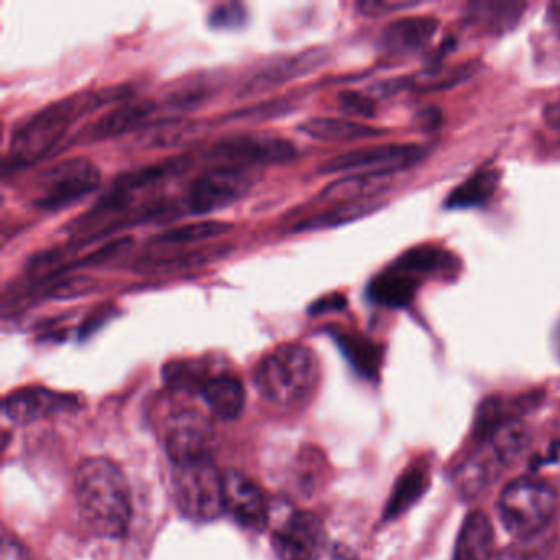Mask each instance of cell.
<instances>
[{
	"label": "cell",
	"instance_id": "16",
	"mask_svg": "<svg viewBox=\"0 0 560 560\" xmlns=\"http://www.w3.org/2000/svg\"><path fill=\"white\" fill-rule=\"evenodd\" d=\"M199 395L208 402L211 411L225 421H234L244 411V385L229 373L208 376L199 388Z\"/></svg>",
	"mask_w": 560,
	"mask_h": 560
},
{
	"label": "cell",
	"instance_id": "34",
	"mask_svg": "<svg viewBox=\"0 0 560 560\" xmlns=\"http://www.w3.org/2000/svg\"><path fill=\"white\" fill-rule=\"evenodd\" d=\"M296 107V101L293 97H281V100L268 101V103L258 104L252 109H244L241 113L232 114L234 120H265L268 117H280L291 113Z\"/></svg>",
	"mask_w": 560,
	"mask_h": 560
},
{
	"label": "cell",
	"instance_id": "10",
	"mask_svg": "<svg viewBox=\"0 0 560 560\" xmlns=\"http://www.w3.org/2000/svg\"><path fill=\"white\" fill-rule=\"evenodd\" d=\"M298 155L290 140L273 136H235L215 143L209 156L225 165H281Z\"/></svg>",
	"mask_w": 560,
	"mask_h": 560
},
{
	"label": "cell",
	"instance_id": "30",
	"mask_svg": "<svg viewBox=\"0 0 560 560\" xmlns=\"http://www.w3.org/2000/svg\"><path fill=\"white\" fill-rule=\"evenodd\" d=\"M336 340L360 372H375L380 362V350L372 340L352 332H337Z\"/></svg>",
	"mask_w": 560,
	"mask_h": 560
},
{
	"label": "cell",
	"instance_id": "5",
	"mask_svg": "<svg viewBox=\"0 0 560 560\" xmlns=\"http://www.w3.org/2000/svg\"><path fill=\"white\" fill-rule=\"evenodd\" d=\"M559 508L556 490L536 478L511 481L498 501L501 523L513 536L533 537L549 526Z\"/></svg>",
	"mask_w": 560,
	"mask_h": 560
},
{
	"label": "cell",
	"instance_id": "29",
	"mask_svg": "<svg viewBox=\"0 0 560 560\" xmlns=\"http://www.w3.org/2000/svg\"><path fill=\"white\" fill-rule=\"evenodd\" d=\"M429 477L428 470L424 467H411L396 485L395 493H393L392 501L388 504L389 517L398 516L402 511L408 510L428 487Z\"/></svg>",
	"mask_w": 560,
	"mask_h": 560
},
{
	"label": "cell",
	"instance_id": "37",
	"mask_svg": "<svg viewBox=\"0 0 560 560\" xmlns=\"http://www.w3.org/2000/svg\"><path fill=\"white\" fill-rule=\"evenodd\" d=\"M421 2H412V0H396V2H380V0H372V2H359L357 9L363 15H383L389 12L409 11V9L418 8Z\"/></svg>",
	"mask_w": 560,
	"mask_h": 560
},
{
	"label": "cell",
	"instance_id": "12",
	"mask_svg": "<svg viewBox=\"0 0 560 560\" xmlns=\"http://www.w3.org/2000/svg\"><path fill=\"white\" fill-rule=\"evenodd\" d=\"M224 513L231 514L245 529H265L270 521V506L264 490L237 470L224 474Z\"/></svg>",
	"mask_w": 560,
	"mask_h": 560
},
{
	"label": "cell",
	"instance_id": "24",
	"mask_svg": "<svg viewBox=\"0 0 560 560\" xmlns=\"http://www.w3.org/2000/svg\"><path fill=\"white\" fill-rule=\"evenodd\" d=\"M500 170H478L447 196L445 208L451 209V211H454V209L481 208L493 198L498 185H500Z\"/></svg>",
	"mask_w": 560,
	"mask_h": 560
},
{
	"label": "cell",
	"instance_id": "42",
	"mask_svg": "<svg viewBox=\"0 0 560 560\" xmlns=\"http://www.w3.org/2000/svg\"><path fill=\"white\" fill-rule=\"evenodd\" d=\"M544 122L553 130H560V104H550L544 109Z\"/></svg>",
	"mask_w": 560,
	"mask_h": 560
},
{
	"label": "cell",
	"instance_id": "32",
	"mask_svg": "<svg viewBox=\"0 0 560 560\" xmlns=\"http://www.w3.org/2000/svg\"><path fill=\"white\" fill-rule=\"evenodd\" d=\"M245 24H247V11L237 2L218 5L209 15V25L218 31H237Z\"/></svg>",
	"mask_w": 560,
	"mask_h": 560
},
{
	"label": "cell",
	"instance_id": "7",
	"mask_svg": "<svg viewBox=\"0 0 560 560\" xmlns=\"http://www.w3.org/2000/svg\"><path fill=\"white\" fill-rule=\"evenodd\" d=\"M257 182L254 170L247 165H222L198 176L188 196L186 206L191 214H209L228 208L250 191Z\"/></svg>",
	"mask_w": 560,
	"mask_h": 560
},
{
	"label": "cell",
	"instance_id": "22",
	"mask_svg": "<svg viewBox=\"0 0 560 560\" xmlns=\"http://www.w3.org/2000/svg\"><path fill=\"white\" fill-rule=\"evenodd\" d=\"M494 533L487 514L474 511L465 517L455 544L454 560H491Z\"/></svg>",
	"mask_w": 560,
	"mask_h": 560
},
{
	"label": "cell",
	"instance_id": "23",
	"mask_svg": "<svg viewBox=\"0 0 560 560\" xmlns=\"http://www.w3.org/2000/svg\"><path fill=\"white\" fill-rule=\"evenodd\" d=\"M393 265L422 280L424 277L455 273L458 260L454 254L444 248L434 247V245H419V247L409 248L405 254L399 255L398 260Z\"/></svg>",
	"mask_w": 560,
	"mask_h": 560
},
{
	"label": "cell",
	"instance_id": "27",
	"mask_svg": "<svg viewBox=\"0 0 560 560\" xmlns=\"http://www.w3.org/2000/svg\"><path fill=\"white\" fill-rule=\"evenodd\" d=\"M234 229L229 222L205 221L179 225L156 235L152 244L159 247H182V245L201 244L209 238L221 237Z\"/></svg>",
	"mask_w": 560,
	"mask_h": 560
},
{
	"label": "cell",
	"instance_id": "25",
	"mask_svg": "<svg viewBox=\"0 0 560 560\" xmlns=\"http://www.w3.org/2000/svg\"><path fill=\"white\" fill-rule=\"evenodd\" d=\"M477 70V61L452 65V67L425 68L415 77L405 78V90L421 91V93L451 90V88L468 81V78L474 77Z\"/></svg>",
	"mask_w": 560,
	"mask_h": 560
},
{
	"label": "cell",
	"instance_id": "8",
	"mask_svg": "<svg viewBox=\"0 0 560 560\" xmlns=\"http://www.w3.org/2000/svg\"><path fill=\"white\" fill-rule=\"evenodd\" d=\"M425 149L416 143H389L352 150L336 156L320 166L323 173H373V175H395L402 170L418 165L425 156Z\"/></svg>",
	"mask_w": 560,
	"mask_h": 560
},
{
	"label": "cell",
	"instance_id": "35",
	"mask_svg": "<svg viewBox=\"0 0 560 560\" xmlns=\"http://www.w3.org/2000/svg\"><path fill=\"white\" fill-rule=\"evenodd\" d=\"M133 244L132 238L130 237H120L116 238V241L107 242L104 247L97 248L93 254L86 255L83 260L78 261V264L71 265V267L65 268V270L58 271V275L63 273V271L70 270V268H81V267H94V265L106 264V261L113 260L117 255L124 254L130 245Z\"/></svg>",
	"mask_w": 560,
	"mask_h": 560
},
{
	"label": "cell",
	"instance_id": "4",
	"mask_svg": "<svg viewBox=\"0 0 560 560\" xmlns=\"http://www.w3.org/2000/svg\"><path fill=\"white\" fill-rule=\"evenodd\" d=\"M172 478L173 497L183 516L209 523L224 513V474L214 457L173 465Z\"/></svg>",
	"mask_w": 560,
	"mask_h": 560
},
{
	"label": "cell",
	"instance_id": "43",
	"mask_svg": "<svg viewBox=\"0 0 560 560\" xmlns=\"http://www.w3.org/2000/svg\"><path fill=\"white\" fill-rule=\"evenodd\" d=\"M332 560H357V557L346 547H336L332 552Z\"/></svg>",
	"mask_w": 560,
	"mask_h": 560
},
{
	"label": "cell",
	"instance_id": "36",
	"mask_svg": "<svg viewBox=\"0 0 560 560\" xmlns=\"http://www.w3.org/2000/svg\"><path fill=\"white\" fill-rule=\"evenodd\" d=\"M209 248L199 252H188L185 255H175V257H166L163 260H153V270L170 273V271L183 270V268L196 267V265L208 264L212 260L214 250L208 252Z\"/></svg>",
	"mask_w": 560,
	"mask_h": 560
},
{
	"label": "cell",
	"instance_id": "33",
	"mask_svg": "<svg viewBox=\"0 0 560 560\" xmlns=\"http://www.w3.org/2000/svg\"><path fill=\"white\" fill-rule=\"evenodd\" d=\"M337 104H339V109L349 117L370 119L375 116V101L370 94L343 91L337 96Z\"/></svg>",
	"mask_w": 560,
	"mask_h": 560
},
{
	"label": "cell",
	"instance_id": "39",
	"mask_svg": "<svg viewBox=\"0 0 560 560\" xmlns=\"http://www.w3.org/2000/svg\"><path fill=\"white\" fill-rule=\"evenodd\" d=\"M93 288V281L86 280V278H70V280H61L57 287L51 288L50 296L60 298V300H67V298L83 296V294L90 293Z\"/></svg>",
	"mask_w": 560,
	"mask_h": 560
},
{
	"label": "cell",
	"instance_id": "1",
	"mask_svg": "<svg viewBox=\"0 0 560 560\" xmlns=\"http://www.w3.org/2000/svg\"><path fill=\"white\" fill-rule=\"evenodd\" d=\"M78 513L94 536L119 539L132 517V497L124 471L107 458H86L74 477Z\"/></svg>",
	"mask_w": 560,
	"mask_h": 560
},
{
	"label": "cell",
	"instance_id": "18",
	"mask_svg": "<svg viewBox=\"0 0 560 560\" xmlns=\"http://www.w3.org/2000/svg\"><path fill=\"white\" fill-rule=\"evenodd\" d=\"M189 166H191V160L188 156H176V159L163 160V162L153 163V165L142 166V168L132 170V172L120 175L114 182L110 191L132 201L136 192L183 175Z\"/></svg>",
	"mask_w": 560,
	"mask_h": 560
},
{
	"label": "cell",
	"instance_id": "2",
	"mask_svg": "<svg viewBox=\"0 0 560 560\" xmlns=\"http://www.w3.org/2000/svg\"><path fill=\"white\" fill-rule=\"evenodd\" d=\"M127 96L129 93L126 88L119 86L100 91V93L74 94L50 104L15 130L9 160L19 166L38 162L67 137L71 127L81 117L93 113L104 104L126 100Z\"/></svg>",
	"mask_w": 560,
	"mask_h": 560
},
{
	"label": "cell",
	"instance_id": "38",
	"mask_svg": "<svg viewBox=\"0 0 560 560\" xmlns=\"http://www.w3.org/2000/svg\"><path fill=\"white\" fill-rule=\"evenodd\" d=\"M208 96V88H189V90L178 91V93L173 94V96L170 97L168 104L173 109L188 110L205 103Z\"/></svg>",
	"mask_w": 560,
	"mask_h": 560
},
{
	"label": "cell",
	"instance_id": "41",
	"mask_svg": "<svg viewBox=\"0 0 560 560\" xmlns=\"http://www.w3.org/2000/svg\"><path fill=\"white\" fill-rule=\"evenodd\" d=\"M347 300L342 294H329V296L323 298V300L316 301V303L311 306V314H324V313H332V311H342L346 310Z\"/></svg>",
	"mask_w": 560,
	"mask_h": 560
},
{
	"label": "cell",
	"instance_id": "28",
	"mask_svg": "<svg viewBox=\"0 0 560 560\" xmlns=\"http://www.w3.org/2000/svg\"><path fill=\"white\" fill-rule=\"evenodd\" d=\"M376 202H355V205H337L329 211L320 214L311 215L306 221L298 225L296 231H323V229L337 228V225L349 224V222L359 221L365 218L370 212L378 209Z\"/></svg>",
	"mask_w": 560,
	"mask_h": 560
},
{
	"label": "cell",
	"instance_id": "31",
	"mask_svg": "<svg viewBox=\"0 0 560 560\" xmlns=\"http://www.w3.org/2000/svg\"><path fill=\"white\" fill-rule=\"evenodd\" d=\"M191 133V124L168 120V122L153 124L149 132L143 136V142L150 147H173L188 139Z\"/></svg>",
	"mask_w": 560,
	"mask_h": 560
},
{
	"label": "cell",
	"instance_id": "26",
	"mask_svg": "<svg viewBox=\"0 0 560 560\" xmlns=\"http://www.w3.org/2000/svg\"><path fill=\"white\" fill-rule=\"evenodd\" d=\"M527 4L520 2H474L468 5V22L488 32H504L523 18Z\"/></svg>",
	"mask_w": 560,
	"mask_h": 560
},
{
	"label": "cell",
	"instance_id": "44",
	"mask_svg": "<svg viewBox=\"0 0 560 560\" xmlns=\"http://www.w3.org/2000/svg\"><path fill=\"white\" fill-rule=\"evenodd\" d=\"M553 347H556L557 355L560 357V323L557 326L556 334H553Z\"/></svg>",
	"mask_w": 560,
	"mask_h": 560
},
{
	"label": "cell",
	"instance_id": "15",
	"mask_svg": "<svg viewBox=\"0 0 560 560\" xmlns=\"http://www.w3.org/2000/svg\"><path fill=\"white\" fill-rule=\"evenodd\" d=\"M439 31L434 18H405L386 25L380 45L389 55H416L428 48Z\"/></svg>",
	"mask_w": 560,
	"mask_h": 560
},
{
	"label": "cell",
	"instance_id": "14",
	"mask_svg": "<svg viewBox=\"0 0 560 560\" xmlns=\"http://www.w3.org/2000/svg\"><path fill=\"white\" fill-rule=\"evenodd\" d=\"M326 60L327 54L323 48H313V50L294 55V57L281 58L254 74L242 90V96L264 93V91L273 90L294 78L306 77L317 70L320 65L326 63Z\"/></svg>",
	"mask_w": 560,
	"mask_h": 560
},
{
	"label": "cell",
	"instance_id": "9",
	"mask_svg": "<svg viewBox=\"0 0 560 560\" xmlns=\"http://www.w3.org/2000/svg\"><path fill=\"white\" fill-rule=\"evenodd\" d=\"M278 560H320L327 549L323 521L311 511H293L271 534Z\"/></svg>",
	"mask_w": 560,
	"mask_h": 560
},
{
	"label": "cell",
	"instance_id": "6",
	"mask_svg": "<svg viewBox=\"0 0 560 560\" xmlns=\"http://www.w3.org/2000/svg\"><path fill=\"white\" fill-rule=\"evenodd\" d=\"M100 183V168L91 160H63L34 183L32 206L40 211H60L96 191Z\"/></svg>",
	"mask_w": 560,
	"mask_h": 560
},
{
	"label": "cell",
	"instance_id": "40",
	"mask_svg": "<svg viewBox=\"0 0 560 560\" xmlns=\"http://www.w3.org/2000/svg\"><path fill=\"white\" fill-rule=\"evenodd\" d=\"M0 560H32V557L18 539L5 534Z\"/></svg>",
	"mask_w": 560,
	"mask_h": 560
},
{
	"label": "cell",
	"instance_id": "3",
	"mask_svg": "<svg viewBox=\"0 0 560 560\" xmlns=\"http://www.w3.org/2000/svg\"><path fill=\"white\" fill-rule=\"evenodd\" d=\"M319 382V363L310 347L283 343L268 352L255 370L258 393L271 405L293 408L307 401Z\"/></svg>",
	"mask_w": 560,
	"mask_h": 560
},
{
	"label": "cell",
	"instance_id": "13",
	"mask_svg": "<svg viewBox=\"0 0 560 560\" xmlns=\"http://www.w3.org/2000/svg\"><path fill=\"white\" fill-rule=\"evenodd\" d=\"M78 399L47 388H22L4 399V415L15 424H31L48 416L77 408Z\"/></svg>",
	"mask_w": 560,
	"mask_h": 560
},
{
	"label": "cell",
	"instance_id": "17",
	"mask_svg": "<svg viewBox=\"0 0 560 560\" xmlns=\"http://www.w3.org/2000/svg\"><path fill=\"white\" fill-rule=\"evenodd\" d=\"M421 280L415 275L399 270L395 265L376 275L366 288L373 303L386 307H406L415 300Z\"/></svg>",
	"mask_w": 560,
	"mask_h": 560
},
{
	"label": "cell",
	"instance_id": "19",
	"mask_svg": "<svg viewBox=\"0 0 560 560\" xmlns=\"http://www.w3.org/2000/svg\"><path fill=\"white\" fill-rule=\"evenodd\" d=\"M156 109H159V106L152 100L120 104V106H116L109 113L104 114L91 127V137L96 140H104L132 132V130L140 129L145 120L155 114Z\"/></svg>",
	"mask_w": 560,
	"mask_h": 560
},
{
	"label": "cell",
	"instance_id": "21",
	"mask_svg": "<svg viewBox=\"0 0 560 560\" xmlns=\"http://www.w3.org/2000/svg\"><path fill=\"white\" fill-rule=\"evenodd\" d=\"M392 175H373V173H359L330 183L320 192V198L336 205H355L366 202L369 199L385 192L392 185Z\"/></svg>",
	"mask_w": 560,
	"mask_h": 560
},
{
	"label": "cell",
	"instance_id": "11",
	"mask_svg": "<svg viewBox=\"0 0 560 560\" xmlns=\"http://www.w3.org/2000/svg\"><path fill=\"white\" fill-rule=\"evenodd\" d=\"M214 442V428L201 412H178L166 428L165 447L172 465L212 457Z\"/></svg>",
	"mask_w": 560,
	"mask_h": 560
},
{
	"label": "cell",
	"instance_id": "20",
	"mask_svg": "<svg viewBox=\"0 0 560 560\" xmlns=\"http://www.w3.org/2000/svg\"><path fill=\"white\" fill-rule=\"evenodd\" d=\"M298 129L310 139L327 143L360 142V140L375 139L385 133L382 129L357 122V120L334 119V117H316L301 124Z\"/></svg>",
	"mask_w": 560,
	"mask_h": 560
}]
</instances>
